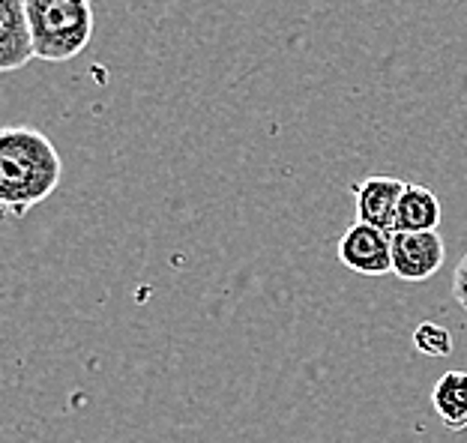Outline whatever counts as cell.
Returning <instances> with one entry per match:
<instances>
[{
    "instance_id": "obj_7",
    "label": "cell",
    "mask_w": 467,
    "mask_h": 443,
    "mask_svg": "<svg viewBox=\"0 0 467 443\" xmlns=\"http://www.w3.org/2000/svg\"><path fill=\"white\" fill-rule=\"evenodd\" d=\"M441 219H443L441 198L434 195L429 186L405 183L392 231H438Z\"/></svg>"
},
{
    "instance_id": "obj_1",
    "label": "cell",
    "mask_w": 467,
    "mask_h": 443,
    "mask_svg": "<svg viewBox=\"0 0 467 443\" xmlns=\"http://www.w3.org/2000/svg\"><path fill=\"white\" fill-rule=\"evenodd\" d=\"M63 162L48 135L34 126L0 129V222L21 219L55 195Z\"/></svg>"
},
{
    "instance_id": "obj_6",
    "label": "cell",
    "mask_w": 467,
    "mask_h": 443,
    "mask_svg": "<svg viewBox=\"0 0 467 443\" xmlns=\"http://www.w3.org/2000/svg\"><path fill=\"white\" fill-rule=\"evenodd\" d=\"M36 57L25 0H0V72H16Z\"/></svg>"
},
{
    "instance_id": "obj_10",
    "label": "cell",
    "mask_w": 467,
    "mask_h": 443,
    "mask_svg": "<svg viewBox=\"0 0 467 443\" xmlns=\"http://www.w3.org/2000/svg\"><path fill=\"white\" fill-rule=\"evenodd\" d=\"M452 297L467 312V255H462V261L455 263V273H452Z\"/></svg>"
},
{
    "instance_id": "obj_9",
    "label": "cell",
    "mask_w": 467,
    "mask_h": 443,
    "mask_svg": "<svg viewBox=\"0 0 467 443\" xmlns=\"http://www.w3.org/2000/svg\"><path fill=\"white\" fill-rule=\"evenodd\" d=\"M413 347H417L420 354L431 356V360H441V356L452 354V335L443 324L426 321L413 330Z\"/></svg>"
},
{
    "instance_id": "obj_2",
    "label": "cell",
    "mask_w": 467,
    "mask_h": 443,
    "mask_svg": "<svg viewBox=\"0 0 467 443\" xmlns=\"http://www.w3.org/2000/svg\"><path fill=\"white\" fill-rule=\"evenodd\" d=\"M39 60H76L93 39V0H25Z\"/></svg>"
},
{
    "instance_id": "obj_5",
    "label": "cell",
    "mask_w": 467,
    "mask_h": 443,
    "mask_svg": "<svg viewBox=\"0 0 467 443\" xmlns=\"http://www.w3.org/2000/svg\"><path fill=\"white\" fill-rule=\"evenodd\" d=\"M405 192V180L389 174H371L363 183L354 186V204H357V222L392 231L396 225L399 198Z\"/></svg>"
},
{
    "instance_id": "obj_3",
    "label": "cell",
    "mask_w": 467,
    "mask_h": 443,
    "mask_svg": "<svg viewBox=\"0 0 467 443\" xmlns=\"http://www.w3.org/2000/svg\"><path fill=\"white\" fill-rule=\"evenodd\" d=\"M447 246L438 231H392V273L405 282H426L443 267Z\"/></svg>"
},
{
    "instance_id": "obj_4",
    "label": "cell",
    "mask_w": 467,
    "mask_h": 443,
    "mask_svg": "<svg viewBox=\"0 0 467 443\" xmlns=\"http://www.w3.org/2000/svg\"><path fill=\"white\" fill-rule=\"evenodd\" d=\"M338 261L359 276L392 273V231L357 222L338 240Z\"/></svg>"
},
{
    "instance_id": "obj_8",
    "label": "cell",
    "mask_w": 467,
    "mask_h": 443,
    "mask_svg": "<svg viewBox=\"0 0 467 443\" xmlns=\"http://www.w3.org/2000/svg\"><path fill=\"white\" fill-rule=\"evenodd\" d=\"M434 414L450 431L467 428V372H443L431 389Z\"/></svg>"
}]
</instances>
